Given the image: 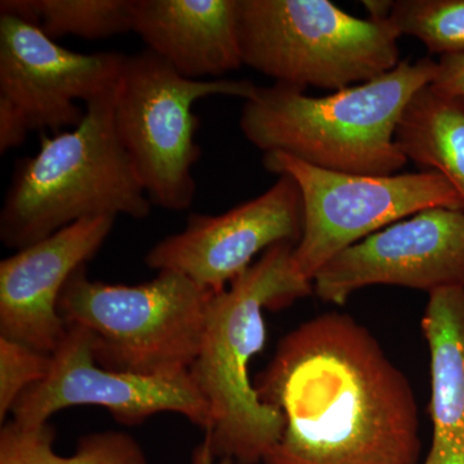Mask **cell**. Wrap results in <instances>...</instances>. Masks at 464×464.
<instances>
[{"instance_id": "obj_1", "label": "cell", "mask_w": 464, "mask_h": 464, "mask_svg": "<svg viewBox=\"0 0 464 464\" xmlns=\"http://www.w3.org/2000/svg\"><path fill=\"white\" fill-rule=\"evenodd\" d=\"M253 386L285 420L264 464L420 462L411 382L347 314H323L293 329Z\"/></svg>"}, {"instance_id": "obj_2", "label": "cell", "mask_w": 464, "mask_h": 464, "mask_svg": "<svg viewBox=\"0 0 464 464\" xmlns=\"http://www.w3.org/2000/svg\"><path fill=\"white\" fill-rule=\"evenodd\" d=\"M438 63L401 61L371 82L308 96L293 85L256 88L244 101L240 130L256 148L334 172L392 176L408 163L396 142L406 106L432 83Z\"/></svg>"}, {"instance_id": "obj_3", "label": "cell", "mask_w": 464, "mask_h": 464, "mask_svg": "<svg viewBox=\"0 0 464 464\" xmlns=\"http://www.w3.org/2000/svg\"><path fill=\"white\" fill-rule=\"evenodd\" d=\"M295 246H271L208 304L199 355L188 374L209 406L204 440L217 458L262 463L282 438L284 415L258 398L249 365L267 340L265 310L289 306L314 292L293 261Z\"/></svg>"}, {"instance_id": "obj_4", "label": "cell", "mask_w": 464, "mask_h": 464, "mask_svg": "<svg viewBox=\"0 0 464 464\" xmlns=\"http://www.w3.org/2000/svg\"><path fill=\"white\" fill-rule=\"evenodd\" d=\"M115 87L85 109L78 127L44 136L21 159L0 210V239L23 249L84 218H146L150 201L114 124Z\"/></svg>"}, {"instance_id": "obj_5", "label": "cell", "mask_w": 464, "mask_h": 464, "mask_svg": "<svg viewBox=\"0 0 464 464\" xmlns=\"http://www.w3.org/2000/svg\"><path fill=\"white\" fill-rule=\"evenodd\" d=\"M212 295L173 271L123 285L93 282L83 266L67 282L58 314L92 333L102 368L173 378L188 374L199 355Z\"/></svg>"}, {"instance_id": "obj_6", "label": "cell", "mask_w": 464, "mask_h": 464, "mask_svg": "<svg viewBox=\"0 0 464 464\" xmlns=\"http://www.w3.org/2000/svg\"><path fill=\"white\" fill-rule=\"evenodd\" d=\"M400 35L329 0H239L243 65L275 83L341 91L395 69Z\"/></svg>"}, {"instance_id": "obj_7", "label": "cell", "mask_w": 464, "mask_h": 464, "mask_svg": "<svg viewBox=\"0 0 464 464\" xmlns=\"http://www.w3.org/2000/svg\"><path fill=\"white\" fill-rule=\"evenodd\" d=\"M256 88L249 81L183 78L146 48L124 54L115 85V130L152 206L182 212L194 203L192 168L201 155L195 102L209 96L246 101Z\"/></svg>"}, {"instance_id": "obj_8", "label": "cell", "mask_w": 464, "mask_h": 464, "mask_svg": "<svg viewBox=\"0 0 464 464\" xmlns=\"http://www.w3.org/2000/svg\"><path fill=\"white\" fill-rule=\"evenodd\" d=\"M267 172L297 183L304 203V232L293 249L302 276L315 275L342 250L369 235L432 208L463 209L451 183L435 170L366 176L311 166L284 152H266Z\"/></svg>"}, {"instance_id": "obj_9", "label": "cell", "mask_w": 464, "mask_h": 464, "mask_svg": "<svg viewBox=\"0 0 464 464\" xmlns=\"http://www.w3.org/2000/svg\"><path fill=\"white\" fill-rule=\"evenodd\" d=\"M124 54L76 53L38 26L0 14V152L41 130L63 132L83 121L85 105L118 82Z\"/></svg>"}, {"instance_id": "obj_10", "label": "cell", "mask_w": 464, "mask_h": 464, "mask_svg": "<svg viewBox=\"0 0 464 464\" xmlns=\"http://www.w3.org/2000/svg\"><path fill=\"white\" fill-rule=\"evenodd\" d=\"M94 405L106 409L119 423L134 426L159 413H176L208 431L210 411L190 374L145 377L110 371L97 364L92 333L67 325L51 353L48 373L17 400L12 417L23 426H42L63 409Z\"/></svg>"}, {"instance_id": "obj_11", "label": "cell", "mask_w": 464, "mask_h": 464, "mask_svg": "<svg viewBox=\"0 0 464 464\" xmlns=\"http://www.w3.org/2000/svg\"><path fill=\"white\" fill-rule=\"evenodd\" d=\"M313 284L317 297L334 304L372 285L429 295L464 286V210L432 208L387 226L338 253Z\"/></svg>"}, {"instance_id": "obj_12", "label": "cell", "mask_w": 464, "mask_h": 464, "mask_svg": "<svg viewBox=\"0 0 464 464\" xmlns=\"http://www.w3.org/2000/svg\"><path fill=\"white\" fill-rule=\"evenodd\" d=\"M304 232V203L297 183L279 176L255 199L218 216H188L182 231L155 244L145 262L173 271L212 293L222 292L277 244L297 246Z\"/></svg>"}, {"instance_id": "obj_13", "label": "cell", "mask_w": 464, "mask_h": 464, "mask_svg": "<svg viewBox=\"0 0 464 464\" xmlns=\"http://www.w3.org/2000/svg\"><path fill=\"white\" fill-rule=\"evenodd\" d=\"M116 217L84 218L0 262V337L51 355L67 325L58 301L72 275L102 248Z\"/></svg>"}, {"instance_id": "obj_14", "label": "cell", "mask_w": 464, "mask_h": 464, "mask_svg": "<svg viewBox=\"0 0 464 464\" xmlns=\"http://www.w3.org/2000/svg\"><path fill=\"white\" fill-rule=\"evenodd\" d=\"M191 81L222 79L243 66L239 0H133V30Z\"/></svg>"}, {"instance_id": "obj_15", "label": "cell", "mask_w": 464, "mask_h": 464, "mask_svg": "<svg viewBox=\"0 0 464 464\" xmlns=\"http://www.w3.org/2000/svg\"><path fill=\"white\" fill-rule=\"evenodd\" d=\"M422 331L431 356L432 420L422 464H464V286L430 295Z\"/></svg>"}, {"instance_id": "obj_16", "label": "cell", "mask_w": 464, "mask_h": 464, "mask_svg": "<svg viewBox=\"0 0 464 464\" xmlns=\"http://www.w3.org/2000/svg\"><path fill=\"white\" fill-rule=\"evenodd\" d=\"M396 142L408 161L441 173L464 206L463 109L427 85L406 106Z\"/></svg>"}, {"instance_id": "obj_17", "label": "cell", "mask_w": 464, "mask_h": 464, "mask_svg": "<svg viewBox=\"0 0 464 464\" xmlns=\"http://www.w3.org/2000/svg\"><path fill=\"white\" fill-rule=\"evenodd\" d=\"M54 436L50 423H5L0 431V464H150L141 445L128 433H91L79 440L69 457L53 450Z\"/></svg>"}, {"instance_id": "obj_18", "label": "cell", "mask_w": 464, "mask_h": 464, "mask_svg": "<svg viewBox=\"0 0 464 464\" xmlns=\"http://www.w3.org/2000/svg\"><path fill=\"white\" fill-rule=\"evenodd\" d=\"M0 14L33 24L53 41H100L133 30V0H2Z\"/></svg>"}, {"instance_id": "obj_19", "label": "cell", "mask_w": 464, "mask_h": 464, "mask_svg": "<svg viewBox=\"0 0 464 464\" xmlns=\"http://www.w3.org/2000/svg\"><path fill=\"white\" fill-rule=\"evenodd\" d=\"M382 20L400 36L420 39L432 53L464 54V0H396Z\"/></svg>"}, {"instance_id": "obj_20", "label": "cell", "mask_w": 464, "mask_h": 464, "mask_svg": "<svg viewBox=\"0 0 464 464\" xmlns=\"http://www.w3.org/2000/svg\"><path fill=\"white\" fill-rule=\"evenodd\" d=\"M51 355L0 337V420L5 422L26 390L48 373Z\"/></svg>"}, {"instance_id": "obj_21", "label": "cell", "mask_w": 464, "mask_h": 464, "mask_svg": "<svg viewBox=\"0 0 464 464\" xmlns=\"http://www.w3.org/2000/svg\"><path fill=\"white\" fill-rule=\"evenodd\" d=\"M430 87L464 110V54L440 58Z\"/></svg>"}, {"instance_id": "obj_22", "label": "cell", "mask_w": 464, "mask_h": 464, "mask_svg": "<svg viewBox=\"0 0 464 464\" xmlns=\"http://www.w3.org/2000/svg\"><path fill=\"white\" fill-rule=\"evenodd\" d=\"M191 464H235V462L228 458H217L210 450L206 440H203V442H200L192 451Z\"/></svg>"}]
</instances>
